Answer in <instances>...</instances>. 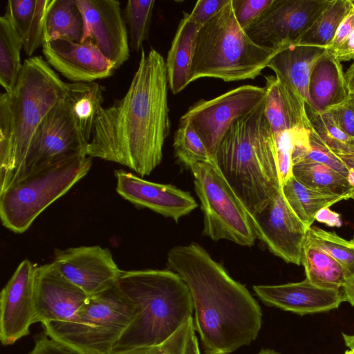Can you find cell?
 I'll use <instances>...</instances> for the list:
<instances>
[{
    "label": "cell",
    "mask_w": 354,
    "mask_h": 354,
    "mask_svg": "<svg viewBox=\"0 0 354 354\" xmlns=\"http://www.w3.org/2000/svg\"><path fill=\"white\" fill-rule=\"evenodd\" d=\"M266 97L265 86H241L215 98L198 100L180 120L190 124L214 159L231 125L255 109Z\"/></svg>",
    "instance_id": "cell-10"
},
{
    "label": "cell",
    "mask_w": 354,
    "mask_h": 354,
    "mask_svg": "<svg viewBox=\"0 0 354 354\" xmlns=\"http://www.w3.org/2000/svg\"><path fill=\"white\" fill-rule=\"evenodd\" d=\"M88 296L59 271L53 262L37 266L35 280V322L43 324L71 319Z\"/></svg>",
    "instance_id": "cell-19"
},
{
    "label": "cell",
    "mask_w": 354,
    "mask_h": 354,
    "mask_svg": "<svg viewBox=\"0 0 354 354\" xmlns=\"http://www.w3.org/2000/svg\"><path fill=\"white\" fill-rule=\"evenodd\" d=\"M141 50L124 96L100 108L86 154L124 165L143 177L160 163L171 123L165 61L155 49L147 54Z\"/></svg>",
    "instance_id": "cell-1"
},
{
    "label": "cell",
    "mask_w": 354,
    "mask_h": 354,
    "mask_svg": "<svg viewBox=\"0 0 354 354\" xmlns=\"http://www.w3.org/2000/svg\"><path fill=\"white\" fill-rule=\"evenodd\" d=\"M343 301L354 306V274L351 275L341 288Z\"/></svg>",
    "instance_id": "cell-43"
},
{
    "label": "cell",
    "mask_w": 354,
    "mask_h": 354,
    "mask_svg": "<svg viewBox=\"0 0 354 354\" xmlns=\"http://www.w3.org/2000/svg\"><path fill=\"white\" fill-rule=\"evenodd\" d=\"M278 50L254 43L238 24L229 0L200 28L191 67V82L203 77L225 82L254 79Z\"/></svg>",
    "instance_id": "cell-6"
},
{
    "label": "cell",
    "mask_w": 354,
    "mask_h": 354,
    "mask_svg": "<svg viewBox=\"0 0 354 354\" xmlns=\"http://www.w3.org/2000/svg\"><path fill=\"white\" fill-rule=\"evenodd\" d=\"M194 326L193 318L162 344L147 349V354H184L191 329Z\"/></svg>",
    "instance_id": "cell-40"
},
{
    "label": "cell",
    "mask_w": 354,
    "mask_h": 354,
    "mask_svg": "<svg viewBox=\"0 0 354 354\" xmlns=\"http://www.w3.org/2000/svg\"><path fill=\"white\" fill-rule=\"evenodd\" d=\"M115 176L116 191L123 198L176 222L198 206L189 192L174 185L148 181L124 169L116 170Z\"/></svg>",
    "instance_id": "cell-18"
},
{
    "label": "cell",
    "mask_w": 354,
    "mask_h": 354,
    "mask_svg": "<svg viewBox=\"0 0 354 354\" xmlns=\"http://www.w3.org/2000/svg\"><path fill=\"white\" fill-rule=\"evenodd\" d=\"M53 0H9L6 11L21 37L28 56L45 43V19Z\"/></svg>",
    "instance_id": "cell-25"
},
{
    "label": "cell",
    "mask_w": 354,
    "mask_h": 354,
    "mask_svg": "<svg viewBox=\"0 0 354 354\" xmlns=\"http://www.w3.org/2000/svg\"><path fill=\"white\" fill-rule=\"evenodd\" d=\"M147 349H140V350H137L135 351L126 353H121V354H147ZM111 354H114V353H111Z\"/></svg>",
    "instance_id": "cell-50"
},
{
    "label": "cell",
    "mask_w": 354,
    "mask_h": 354,
    "mask_svg": "<svg viewBox=\"0 0 354 354\" xmlns=\"http://www.w3.org/2000/svg\"><path fill=\"white\" fill-rule=\"evenodd\" d=\"M350 198L354 199V188L350 194Z\"/></svg>",
    "instance_id": "cell-51"
},
{
    "label": "cell",
    "mask_w": 354,
    "mask_h": 354,
    "mask_svg": "<svg viewBox=\"0 0 354 354\" xmlns=\"http://www.w3.org/2000/svg\"><path fill=\"white\" fill-rule=\"evenodd\" d=\"M201 26L183 12L165 61L168 85L177 94L191 83V67L198 32Z\"/></svg>",
    "instance_id": "cell-24"
},
{
    "label": "cell",
    "mask_w": 354,
    "mask_h": 354,
    "mask_svg": "<svg viewBox=\"0 0 354 354\" xmlns=\"http://www.w3.org/2000/svg\"><path fill=\"white\" fill-rule=\"evenodd\" d=\"M301 265L304 268L306 279L324 288L341 290L347 280L341 266L306 237L302 249Z\"/></svg>",
    "instance_id": "cell-29"
},
{
    "label": "cell",
    "mask_w": 354,
    "mask_h": 354,
    "mask_svg": "<svg viewBox=\"0 0 354 354\" xmlns=\"http://www.w3.org/2000/svg\"><path fill=\"white\" fill-rule=\"evenodd\" d=\"M229 0H198L189 13L191 19L203 26L211 19Z\"/></svg>",
    "instance_id": "cell-41"
},
{
    "label": "cell",
    "mask_w": 354,
    "mask_h": 354,
    "mask_svg": "<svg viewBox=\"0 0 354 354\" xmlns=\"http://www.w3.org/2000/svg\"><path fill=\"white\" fill-rule=\"evenodd\" d=\"M167 266L189 289L194 328L205 354H230L257 338L262 324L260 306L202 246L172 248Z\"/></svg>",
    "instance_id": "cell-2"
},
{
    "label": "cell",
    "mask_w": 354,
    "mask_h": 354,
    "mask_svg": "<svg viewBox=\"0 0 354 354\" xmlns=\"http://www.w3.org/2000/svg\"><path fill=\"white\" fill-rule=\"evenodd\" d=\"M177 160L185 167L214 160L202 140L189 123L180 121L173 144Z\"/></svg>",
    "instance_id": "cell-35"
},
{
    "label": "cell",
    "mask_w": 354,
    "mask_h": 354,
    "mask_svg": "<svg viewBox=\"0 0 354 354\" xmlns=\"http://www.w3.org/2000/svg\"><path fill=\"white\" fill-rule=\"evenodd\" d=\"M344 74L351 97L354 95V63L351 65Z\"/></svg>",
    "instance_id": "cell-46"
},
{
    "label": "cell",
    "mask_w": 354,
    "mask_h": 354,
    "mask_svg": "<svg viewBox=\"0 0 354 354\" xmlns=\"http://www.w3.org/2000/svg\"><path fill=\"white\" fill-rule=\"evenodd\" d=\"M326 49L339 62L354 59V0Z\"/></svg>",
    "instance_id": "cell-37"
},
{
    "label": "cell",
    "mask_w": 354,
    "mask_h": 354,
    "mask_svg": "<svg viewBox=\"0 0 354 354\" xmlns=\"http://www.w3.org/2000/svg\"><path fill=\"white\" fill-rule=\"evenodd\" d=\"M248 215L256 237L286 263L301 265L308 227L288 204L282 190L261 211Z\"/></svg>",
    "instance_id": "cell-13"
},
{
    "label": "cell",
    "mask_w": 354,
    "mask_h": 354,
    "mask_svg": "<svg viewBox=\"0 0 354 354\" xmlns=\"http://www.w3.org/2000/svg\"><path fill=\"white\" fill-rule=\"evenodd\" d=\"M84 27L76 0H53L45 19V42L58 39L81 42Z\"/></svg>",
    "instance_id": "cell-28"
},
{
    "label": "cell",
    "mask_w": 354,
    "mask_h": 354,
    "mask_svg": "<svg viewBox=\"0 0 354 354\" xmlns=\"http://www.w3.org/2000/svg\"><path fill=\"white\" fill-rule=\"evenodd\" d=\"M343 339L348 350L346 351L344 354H354V335H347L342 333Z\"/></svg>",
    "instance_id": "cell-48"
},
{
    "label": "cell",
    "mask_w": 354,
    "mask_h": 354,
    "mask_svg": "<svg viewBox=\"0 0 354 354\" xmlns=\"http://www.w3.org/2000/svg\"><path fill=\"white\" fill-rule=\"evenodd\" d=\"M349 169L354 171V151L344 154H335Z\"/></svg>",
    "instance_id": "cell-47"
},
{
    "label": "cell",
    "mask_w": 354,
    "mask_h": 354,
    "mask_svg": "<svg viewBox=\"0 0 354 354\" xmlns=\"http://www.w3.org/2000/svg\"><path fill=\"white\" fill-rule=\"evenodd\" d=\"M253 290L266 305L299 315L330 311L343 301L341 290L324 288L307 279L281 285H256Z\"/></svg>",
    "instance_id": "cell-20"
},
{
    "label": "cell",
    "mask_w": 354,
    "mask_h": 354,
    "mask_svg": "<svg viewBox=\"0 0 354 354\" xmlns=\"http://www.w3.org/2000/svg\"><path fill=\"white\" fill-rule=\"evenodd\" d=\"M279 183L282 187L292 176L293 129L283 131L274 136Z\"/></svg>",
    "instance_id": "cell-38"
},
{
    "label": "cell",
    "mask_w": 354,
    "mask_h": 354,
    "mask_svg": "<svg viewBox=\"0 0 354 354\" xmlns=\"http://www.w3.org/2000/svg\"><path fill=\"white\" fill-rule=\"evenodd\" d=\"M308 91L314 109L319 111L328 110L350 98L342 64L328 50L312 71Z\"/></svg>",
    "instance_id": "cell-23"
},
{
    "label": "cell",
    "mask_w": 354,
    "mask_h": 354,
    "mask_svg": "<svg viewBox=\"0 0 354 354\" xmlns=\"http://www.w3.org/2000/svg\"><path fill=\"white\" fill-rule=\"evenodd\" d=\"M84 20L82 41L91 38L102 53L119 68L129 57L126 22L115 0H76ZM81 41V42H82Z\"/></svg>",
    "instance_id": "cell-16"
},
{
    "label": "cell",
    "mask_w": 354,
    "mask_h": 354,
    "mask_svg": "<svg viewBox=\"0 0 354 354\" xmlns=\"http://www.w3.org/2000/svg\"><path fill=\"white\" fill-rule=\"evenodd\" d=\"M265 115L273 136L297 127L310 128L303 98L276 75L265 76Z\"/></svg>",
    "instance_id": "cell-22"
},
{
    "label": "cell",
    "mask_w": 354,
    "mask_h": 354,
    "mask_svg": "<svg viewBox=\"0 0 354 354\" xmlns=\"http://www.w3.org/2000/svg\"><path fill=\"white\" fill-rule=\"evenodd\" d=\"M92 158L71 157L41 167L0 192L3 225L21 234L50 205L64 195L89 171Z\"/></svg>",
    "instance_id": "cell-8"
},
{
    "label": "cell",
    "mask_w": 354,
    "mask_h": 354,
    "mask_svg": "<svg viewBox=\"0 0 354 354\" xmlns=\"http://www.w3.org/2000/svg\"><path fill=\"white\" fill-rule=\"evenodd\" d=\"M184 354H201L194 326L191 329L186 342Z\"/></svg>",
    "instance_id": "cell-45"
},
{
    "label": "cell",
    "mask_w": 354,
    "mask_h": 354,
    "mask_svg": "<svg viewBox=\"0 0 354 354\" xmlns=\"http://www.w3.org/2000/svg\"><path fill=\"white\" fill-rule=\"evenodd\" d=\"M326 51L322 46L290 44L276 52L268 67L303 98L306 107L314 109L308 91L310 77L315 65Z\"/></svg>",
    "instance_id": "cell-21"
},
{
    "label": "cell",
    "mask_w": 354,
    "mask_h": 354,
    "mask_svg": "<svg viewBox=\"0 0 354 354\" xmlns=\"http://www.w3.org/2000/svg\"><path fill=\"white\" fill-rule=\"evenodd\" d=\"M88 142L77 124L64 97L48 113L35 131L21 178L48 165L79 155H87Z\"/></svg>",
    "instance_id": "cell-11"
},
{
    "label": "cell",
    "mask_w": 354,
    "mask_h": 354,
    "mask_svg": "<svg viewBox=\"0 0 354 354\" xmlns=\"http://www.w3.org/2000/svg\"><path fill=\"white\" fill-rule=\"evenodd\" d=\"M68 83L41 56L24 60L16 85L7 93L10 140L0 155V192L23 176L26 158L38 127L66 96Z\"/></svg>",
    "instance_id": "cell-5"
},
{
    "label": "cell",
    "mask_w": 354,
    "mask_h": 354,
    "mask_svg": "<svg viewBox=\"0 0 354 354\" xmlns=\"http://www.w3.org/2000/svg\"><path fill=\"white\" fill-rule=\"evenodd\" d=\"M350 100L353 104V106L354 108V95L350 97Z\"/></svg>",
    "instance_id": "cell-52"
},
{
    "label": "cell",
    "mask_w": 354,
    "mask_h": 354,
    "mask_svg": "<svg viewBox=\"0 0 354 354\" xmlns=\"http://www.w3.org/2000/svg\"><path fill=\"white\" fill-rule=\"evenodd\" d=\"M154 0H129L124 8L125 22L128 26L129 46L138 52L149 37Z\"/></svg>",
    "instance_id": "cell-36"
},
{
    "label": "cell",
    "mask_w": 354,
    "mask_h": 354,
    "mask_svg": "<svg viewBox=\"0 0 354 354\" xmlns=\"http://www.w3.org/2000/svg\"><path fill=\"white\" fill-rule=\"evenodd\" d=\"M283 194L296 216L310 228L319 212L342 200L349 194L322 191L306 187L292 176L282 187Z\"/></svg>",
    "instance_id": "cell-26"
},
{
    "label": "cell",
    "mask_w": 354,
    "mask_h": 354,
    "mask_svg": "<svg viewBox=\"0 0 354 354\" xmlns=\"http://www.w3.org/2000/svg\"><path fill=\"white\" fill-rule=\"evenodd\" d=\"M351 5V0H330L299 42L328 48Z\"/></svg>",
    "instance_id": "cell-32"
},
{
    "label": "cell",
    "mask_w": 354,
    "mask_h": 354,
    "mask_svg": "<svg viewBox=\"0 0 354 354\" xmlns=\"http://www.w3.org/2000/svg\"><path fill=\"white\" fill-rule=\"evenodd\" d=\"M324 209L317 213L315 220L325 223L330 226H340L341 221L339 215L335 212L331 216H328L330 209L328 207L326 208V213H325Z\"/></svg>",
    "instance_id": "cell-44"
},
{
    "label": "cell",
    "mask_w": 354,
    "mask_h": 354,
    "mask_svg": "<svg viewBox=\"0 0 354 354\" xmlns=\"http://www.w3.org/2000/svg\"><path fill=\"white\" fill-rule=\"evenodd\" d=\"M53 262L65 278L88 297L115 286L122 271L110 250L99 245L57 249Z\"/></svg>",
    "instance_id": "cell-14"
},
{
    "label": "cell",
    "mask_w": 354,
    "mask_h": 354,
    "mask_svg": "<svg viewBox=\"0 0 354 354\" xmlns=\"http://www.w3.org/2000/svg\"><path fill=\"white\" fill-rule=\"evenodd\" d=\"M104 86L93 82L68 83L65 99L81 131L89 142L97 115L102 107Z\"/></svg>",
    "instance_id": "cell-27"
},
{
    "label": "cell",
    "mask_w": 354,
    "mask_h": 354,
    "mask_svg": "<svg viewBox=\"0 0 354 354\" xmlns=\"http://www.w3.org/2000/svg\"><path fill=\"white\" fill-rule=\"evenodd\" d=\"M42 53L50 66L73 82L107 78L115 70L91 38L82 42L64 39L46 41Z\"/></svg>",
    "instance_id": "cell-17"
},
{
    "label": "cell",
    "mask_w": 354,
    "mask_h": 354,
    "mask_svg": "<svg viewBox=\"0 0 354 354\" xmlns=\"http://www.w3.org/2000/svg\"><path fill=\"white\" fill-rule=\"evenodd\" d=\"M330 0H274L272 5L245 30L263 47L279 50L298 43Z\"/></svg>",
    "instance_id": "cell-12"
},
{
    "label": "cell",
    "mask_w": 354,
    "mask_h": 354,
    "mask_svg": "<svg viewBox=\"0 0 354 354\" xmlns=\"http://www.w3.org/2000/svg\"><path fill=\"white\" fill-rule=\"evenodd\" d=\"M265 101L231 125L214 158L251 214L263 209L281 190L275 140L265 115Z\"/></svg>",
    "instance_id": "cell-4"
},
{
    "label": "cell",
    "mask_w": 354,
    "mask_h": 354,
    "mask_svg": "<svg viewBox=\"0 0 354 354\" xmlns=\"http://www.w3.org/2000/svg\"><path fill=\"white\" fill-rule=\"evenodd\" d=\"M274 0H232L233 12L240 26L245 30L272 5Z\"/></svg>",
    "instance_id": "cell-39"
},
{
    "label": "cell",
    "mask_w": 354,
    "mask_h": 354,
    "mask_svg": "<svg viewBox=\"0 0 354 354\" xmlns=\"http://www.w3.org/2000/svg\"><path fill=\"white\" fill-rule=\"evenodd\" d=\"M190 170L203 212V234L214 241L252 246L257 237L247 210L215 160L195 164Z\"/></svg>",
    "instance_id": "cell-9"
},
{
    "label": "cell",
    "mask_w": 354,
    "mask_h": 354,
    "mask_svg": "<svg viewBox=\"0 0 354 354\" xmlns=\"http://www.w3.org/2000/svg\"><path fill=\"white\" fill-rule=\"evenodd\" d=\"M306 238L341 266L347 279L354 274V236L347 240L335 232L310 227Z\"/></svg>",
    "instance_id": "cell-33"
},
{
    "label": "cell",
    "mask_w": 354,
    "mask_h": 354,
    "mask_svg": "<svg viewBox=\"0 0 354 354\" xmlns=\"http://www.w3.org/2000/svg\"><path fill=\"white\" fill-rule=\"evenodd\" d=\"M116 286L133 304L136 316L111 353L158 346L192 318L189 289L171 270H122Z\"/></svg>",
    "instance_id": "cell-3"
},
{
    "label": "cell",
    "mask_w": 354,
    "mask_h": 354,
    "mask_svg": "<svg viewBox=\"0 0 354 354\" xmlns=\"http://www.w3.org/2000/svg\"><path fill=\"white\" fill-rule=\"evenodd\" d=\"M135 316L133 304L115 285L88 297L68 320L43 326L47 336L80 354H111Z\"/></svg>",
    "instance_id": "cell-7"
},
{
    "label": "cell",
    "mask_w": 354,
    "mask_h": 354,
    "mask_svg": "<svg viewBox=\"0 0 354 354\" xmlns=\"http://www.w3.org/2000/svg\"><path fill=\"white\" fill-rule=\"evenodd\" d=\"M257 354H280L278 352L272 349H262Z\"/></svg>",
    "instance_id": "cell-49"
},
{
    "label": "cell",
    "mask_w": 354,
    "mask_h": 354,
    "mask_svg": "<svg viewBox=\"0 0 354 354\" xmlns=\"http://www.w3.org/2000/svg\"><path fill=\"white\" fill-rule=\"evenodd\" d=\"M343 131L354 141V108L349 100L328 109Z\"/></svg>",
    "instance_id": "cell-42"
},
{
    "label": "cell",
    "mask_w": 354,
    "mask_h": 354,
    "mask_svg": "<svg viewBox=\"0 0 354 354\" xmlns=\"http://www.w3.org/2000/svg\"><path fill=\"white\" fill-rule=\"evenodd\" d=\"M23 43L10 14L0 17V84L10 93L22 68L20 53Z\"/></svg>",
    "instance_id": "cell-30"
},
{
    "label": "cell",
    "mask_w": 354,
    "mask_h": 354,
    "mask_svg": "<svg viewBox=\"0 0 354 354\" xmlns=\"http://www.w3.org/2000/svg\"><path fill=\"white\" fill-rule=\"evenodd\" d=\"M36 269L30 261L24 259L1 292L0 339L4 346L28 335L30 326L35 323Z\"/></svg>",
    "instance_id": "cell-15"
},
{
    "label": "cell",
    "mask_w": 354,
    "mask_h": 354,
    "mask_svg": "<svg viewBox=\"0 0 354 354\" xmlns=\"http://www.w3.org/2000/svg\"><path fill=\"white\" fill-rule=\"evenodd\" d=\"M292 174L300 183L315 189L350 195L354 188L347 177L322 163L305 161L295 163Z\"/></svg>",
    "instance_id": "cell-31"
},
{
    "label": "cell",
    "mask_w": 354,
    "mask_h": 354,
    "mask_svg": "<svg viewBox=\"0 0 354 354\" xmlns=\"http://www.w3.org/2000/svg\"><path fill=\"white\" fill-rule=\"evenodd\" d=\"M306 109L312 127L330 151L335 154L354 151V141L343 131L330 111H319L309 107Z\"/></svg>",
    "instance_id": "cell-34"
}]
</instances>
